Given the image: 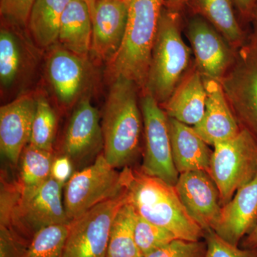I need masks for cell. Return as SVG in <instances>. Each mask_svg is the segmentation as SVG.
Returning <instances> with one entry per match:
<instances>
[{"label": "cell", "instance_id": "obj_1", "mask_svg": "<svg viewBox=\"0 0 257 257\" xmlns=\"http://www.w3.org/2000/svg\"><path fill=\"white\" fill-rule=\"evenodd\" d=\"M121 176L126 202L138 215L168 230L177 239L192 241L204 239L206 231L186 210L175 187L143 171L127 167Z\"/></svg>", "mask_w": 257, "mask_h": 257}, {"label": "cell", "instance_id": "obj_2", "mask_svg": "<svg viewBox=\"0 0 257 257\" xmlns=\"http://www.w3.org/2000/svg\"><path fill=\"white\" fill-rule=\"evenodd\" d=\"M138 86L123 77L114 79L103 111L104 155L114 168L126 167L138 152L143 127Z\"/></svg>", "mask_w": 257, "mask_h": 257}, {"label": "cell", "instance_id": "obj_3", "mask_svg": "<svg viewBox=\"0 0 257 257\" xmlns=\"http://www.w3.org/2000/svg\"><path fill=\"white\" fill-rule=\"evenodd\" d=\"M127 22L124 40L111 61L113 79L133 81L140 90L146 85L152 50L165 0H124Z\"/></svg>", "mask_w": 257, "mask_h": 257}, {"label": "cell", "instance_id": "obj_4", "mask_svg": "<svg viewBox=\"0 0 257 257\" xmlns=\"http://www.w3.org/2000/svg\"><path fill=\"white\" fill-rule=\"evenodd\" d=\"M192 50L181 33L179 13L164 8L152 50L146 85L142 92L151 94L161 106L192 67Z\"/></svg>", "mask_w": 257, "mask_h": 257}, {"label": "cell", "instance_id": "obj_5", "mask_svg": "<svg viewBox=\"0 0 257 257\" xmlns=\"http://www.w3.org/2000/svg\"><path fill=\"white\" fill-rule=\"evenodd\" d=\"M52 177L27 197H18L15 187L1 196V225L30 243L40 230L52 225L69 224L62 187Z\"/></svg>", "mask_w": 257, "mask_h": 257}, {"label": "cell", "instance_id": "obj_6", "mask_svg": "<svg viewBox=\"0 0 257 257\" xmlns=\"http://www.w3.org/2000/svg\"><path fill=\"white\" fill-rule=\"evenodd\" d=\"M220 83L241 130L257 145V23L236 50L232 65Z\"/></svg>", "mask_w": 257, "mask_h": 257}, {"label": "cell", "instance_id": "obj_7", "mask_svg": "<svg viewBox=\"0 0 257 257\" xmlns=\"http://www.w3.org/2000/svg\"><path fill=\"white\" fill-rule=\"evenodd\" d=\"M214 148L209 175L223 207L256 175L257 145L246 130H241L234 138L216 144Z\"/></svg>", "mask_w": 257, "mask_h": 257}, {"label": "cell", "instance_id": "obj_8", "mask_svg": "<svg viewBox=\"0 0 257 257\" xmlns=\"http://www.w3.org/2000/svg\"><path fill=\"white\" fill-rule=\"evenodd\" d=\"M124 191L121 172H116L103 154L92 165L75 172L64 185V204L70 221Z\"/></svg>", "mask_w": 257, "mask_h": 257}, {"label": "cell", "instance_id": "obj_9", "mask_svg": "<svg viewBox=\"0 0 257 257\" xmlns=\"http://www.w3.org/2000/svg\"><path fill=\"white\" fill-rule=\"evenodd\" d=\"M126 202L124 188L117 197L97 204L71 221L62 257H106L111 225Z\"/></svg>", "mask_w": 257, "mask_h": 257}, {"label": "cell", "instance_id": "obj_10", "mask_svg": "<svg viewBox=\"0 0 257 257\" xmlns=\"http://www.w3.org/2000/svg\"><path fill=\"white\" fill-rule=\"evenodd\" d=\"M140 103L146 143L142 171L175 187L179 174L172 157L168 116L155 98L145 91L142 92Z\"/></svg>", "mask_w": 257, "mask_h": 257}, {"label": "cell", "instance_id": "obj_11", "mask_svg": "<svg viewBox=\"0 0 257 257\" xmlns=\"http://www.w3.org/2000/svg\"><path fill=\"white\" fill-rule=\"evenodd\" d=\"M186 34L194 56V65L203 79L220 82L232 65L236 50L199 15H194L189 20Z\"/></svg>", "mask_w": 257, "mask_h": 257}, {"label": "cell", "instance_id": "obj_12", "mask_svg": "<svg viewBox=\"0 0 257 257\" xmlns=\"http://www.w3.org/2000/svg\"><path fill=\"white\" fill-rule=\"evenodd\" d=\"M175 189L191 217L206 232L213 230L222 206L219 190L210 175L204 171L180 174Z\"/></svg>", "mask_w": 257, "mask_h": 257}, {"label": "cell", "instance_id": "obj_13", "mask_svg": "<svg viewBox=\"0 0 257 257\" xmlns=\"http://www.w3.org/2000/svg\"><path fill=\"white\" fill-rule=\"evenodd\" d=\"M103 147L99 111L89 98H82L69 120L64 139V155L72 162H82L99 153Z\"/></svg>", "mask_w": 257, "mask_h": 257}, {"label": "cell", "instance_id": "obj_14", "mask_svg": "<svg viewBox=\"0 0 257 257\" xmlns=\"http://www.w3.org/2000/svg\"><path fill=\"white\" fill-rule=\"evenodd\" d=\"M36 99L30 95L17 98L0 108V150L13 165H18L30 144Z\"/></svg>", "mask_w": 257, "mask_h": 257}, {"label": "cell", "instance_id": "obj_15", "mask_svg": "<svg viewBox=\"0 0 257 257\" xmlns=\"http://www.w3.org/2000/svg\"><path fill=\"white\" fill-rule=\"evenodd\" d=\"M127 15L124 0H96L91 51L97 58L109 62L114 58L124 40Z\"/></svg>", "mask_w": 257, "mask_h": 257}, {"label": "cell", "instance_id": "obj_16", "mask_svg": "<svg viewBox=\"0 0 257 257\" xmlns=\"http://www.w3.org/2000/svg\"><path fill=\"white\" fill-rule=\"evenodd\" d=\"M86 58L62 47L51 52L47 73L59 103L65 107L72 106L82 95L89 79Z\"/></svg>", "mask_w": 257, "mask_h": 257}, {"label": "cell", "instance_id": "obj_17", "mask_svg": "<svg viewBox=\"0 0 257 257\" xmlns=\"http://www.w3.org/2000/svg\"><path fill=\"white\" fill-rule=\"evenodd\" d=\"M257 224V173L221 207L213 231L225 241L239 246Z\"/></svg>", "mask_w": 257, "mask_h": 257}, {"label": "cell", "instance_id": "obj_18", "mask_svg": "<svg viewBox=\"0 0 257 257\" xmlns=\"http://www.w3.org/2000/svg\"><path fill=\"white\" fill-rule=\"evenodd\" d=\"M207 100L204 116L193 126L194 131L207 144H216L234 138L241 131L230 107L220 82L204 79Z\"/></svg>", "mask_w": 257, "mask_h": 257}, {"label": "cell", "instance_id": "obj_19", "mask_svg": "<svg viewBox=\"0 0 257 257\" xmlns=\"http://www.w3.org/2000/svg\"><path fill=\"white\" fill-rule=\"evenodd\" d=\"M206 100L204 79L194 64L162 107L168 117L193 126L204 116Z\"/></svg>", "mask_w": 257, "mask_h": 257}, {"label": "cell", "instance_id": "obj_20", "mask_svg": "<svg viewBox=\"0 0 257 257\" xmlns=\"http://www.w3.org/2000/svg\"><path fill=\"white\" fill-rule=\"evenodd\" d=\"M172 157L177 172L204 171L209 174L212 151L193 126L168 117Z\"/></svg>", "mask_w": 257, "mask_h": 257}, {"label": "cell", "instance_id": "obj_21", "mask_svg": "<svg viewBox=\"0 0 257 257\" xmlns=\"http://www.w3.org/2000/svg\"><path fill=\"white\" fill-rule=\"evenodd\" d=\"M92 39V16L89 7L82 0H71L61 19L58 37L60 46L86 58L91 51Z\"/></svg>", "mask_w": 257, "mask_h": 257}, {"label": "cell", "instance_id": "obj_22", "mask_svg": "<svg viewBox=\"0 0 257 257\" xmlns=\"http://www.w3.org/2000/svg\"><path fill=\"white\" fill-rule=\"evenodd\" d=\"M194 15H199L219 31L237 50L246 40L243 31L235 15L231 0H189Z\"/></svg>", "mask_w": 257, "mask_h": 257}, {"label": "cell", "instance_id": "obj_23", "mask_svg": "<svg viewBox=\"0 0 257 257\" xmlns=\"http://www.w3.org/2000/svg\"><path fill=\"white\" fill-rule=\"evenodd\" d=\"M71 0H35L29 15V32L35 43L47 48L58 41L61 19Z\"/></svg>", "mask_w": 257, "mask_h": 257}, {"label": "cell", "instance_id": "obj_24", "mask_svg": "<svg viewBox=\"0 0 257 257\" xmlns=\"http://www.w3.org/2000/svg\"><path fill=\"white\" fill-rule=\"evenodd\" d=\"M53 152L45 151L32 146L30 144L22 154L20 178L15 184L18 197L24 198L45 183L51 177Z\"/></svg>", "mask_w": 257, "mask_h": 257}, {"label": "cell", "instance_id": "obj_25", "mask_svg": "<svg viewBox=\"0 0 257 257\" xmlns=\"http://www.w3.org/2000/svg\"><path fill=\"white\" fill-rule=\"evenodd\" d=\"M135 211L126 202L111 225L106 257H143L135 239Z\"/></svg>", "mask_w": 257, "mask_h": 257}, {"label": "cell", "instance_id": "obj_26", "mask_svg": "<svg viewBox=\"0 0 257 257\" xmlns=\"http://www.w3.org/2000/svg\"><path fill=\"white\" fill-rule=\"evenodd\" d=\"M24 65V52L18 37L9 29L0 30V82L3 89L13 87Z\"/></svg>", "mask_w": 257, "mask_h": 257}, {"label": "cell", "instance_id": "obj_27", "mask_svg": "<svg viewBox=\"0 0 257 257\" xmlns=\"http://www.w3.org/2000/svg\"><path fill=\"white\" fill-rule=\"evenodd\" d=\"M57 128V115L44 96L36 98V109L32 122V146L53 152V144Z\"/></svg>", "mask_w": 257, "mask_h": 257}, {"label": "cell", "instance_id": "obj_28", "mask_svg": "<svg viewBox=\"0 0 257 257\" xmlns=\"http://www.w3.org/2000/svg\"><path fill=\"white\" fill-rule=\"evenodd\" d=\"M70 223L52 225L40 230L29 243L23 257H62Z\"/></svg>", "mask_w": 257, "mask_h": 257}, {"label": "cell", "instance_id": "obj_29", "mask_svg": "<svg viewBox=\"0 0 257 257\" xmlns=\"http://www.w3.org/2000/svg\"><path fill=\"white\" fill-rule=\"evenodd\" d=\"M135 239L143 256L177 238L168 230L152 224L135 212Z\"/></svg>", "mask_w": 257, "mask_h": 257}, {"label": "cell", "instance_id": "obj_30", "mask_svg": "<svg viewBox=\"0 0 257 257\" xmlns=\"http://www.w3.org/2000/svg\"><path fill=\"white\" fill-rule=\"evenodd\" d=\"M207 248L204 239L192 241L175 239L143 257H205Z\"/></svg>", "mask_w": 257, "mask_h": 257}, {"label": "cell", "instance_id": "obj_31", "mask_svg": "<svg viewBox=\"0 0 257 257\" xmlns=\"http://www.w3.org/2000/svg\"><path fill=\"white\" fill-rule=\"evenodd\" d=\"M205 257H257V248H243L225 241L213 230L206 232Z\"/></svg>", "mask_w": 257, "mask_h": 257}, {"label": "cell", "instance_id": "obj_32", "mask_svg": "<svg viewBox=\"0 0 257 257\" xmlns=\"http://www.w3.org/2000/svg\"><path fill=\"white\" fill-rule=\"evenodd\" d=\"M35 0H0V13L8 22L19 27L28 25Z\"/></svg>", "mask_w": 257, "mask_h": 257}, {"label": "cell", "instance_id": "obj_33", "mask_svg": "<svg viewBox=\"0 0 257 257\" xmlns=\"http://www.w3.org/2000/svg\"><path fill=\"white\" fill-rule=\"evenodd\" d=\"M28 244L10 228L1 225L0 257H23Z\"/></svg>", "mask_w": 257, "mask_h": 257}, {"label": "cell", "instance_id": "obj_34", "mask_svg": "<svg viewBox=\"0 0 257 257\" xmlns=\"http://www.w3.org/2000/svg\"><path fill=\"white\" fill-rule=\"evenodd\" d=\"M72 170V161L64 155L54 159L51 169V177L64 186L73 175Z\"/></svg>", "mask_w": 257, "mask_h": 257}, {"label": "cell", "instance_id": "obj_35", "mask_svg": "<svg viewBox=\"0 0 257 257\" xmlns=\"http://www.w3.org/2000/svg\"><path fill=\"white\" fill-rule=\"evenodd\" d=\"M241 18L246 21H254L257 0H234Z\"/></svg>", "mask_w": 257, "mask_h": 257}, {"label": "cell", "instance_id": "obj_36", "mask_svg": "<svg viewBox=\"0 0 257 257\" xmlns=\"http://www.w3.org/2000/svg\"><path fill=\"white\" fill-rule=\"evenodd\" d=\"M241 246L243 248H257V224L252 231L243 238Z\"/></svg>", "mask_w": 257, "mask_h": 257}, {"label": "cell", "instance_id": "obj_37", "mask_svg": "<svg viewBox=\"0 0 257 257\" xmlns=\"http://www.w3.org/2000/svg\"><path fill=\"white\" fill-rule=\"evenodd\" d=\"M166 8L171 11L179 13L187 0H165Z\"/></svg>", "mask_w": 257, "mask_h": 257}, {"label": "cell", "instance_id": "obj_38", "mask_svg": "<svg viewBox=\"0 0 257 257\" xmlns=\"http://www.w3.org/2000/svg\"><path fill=\"white\" fill-rule=\"evenodd\" d=\"M84 3H87L88 7L89 8V11H90L91 15L93 13L94 10V5H95L96 0H82Z\"/></svg>", "mask_w": 257, "mask_h": 257}, {"label": "cell", "instance_id": "obj_39", "mask_svg": "<svg viewBox=\"0 0 257 257\" xmlns=\"http://www.w3.org/2000/svg\"><path fill=\"white\" fill-rule=\"evenodd\" d=\"M254 21H256L257 23V7L256 11H255V14H254Z\"/></svg>", "mask_w": 257, "mask_h": 257}]
</instances>
